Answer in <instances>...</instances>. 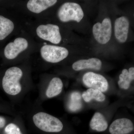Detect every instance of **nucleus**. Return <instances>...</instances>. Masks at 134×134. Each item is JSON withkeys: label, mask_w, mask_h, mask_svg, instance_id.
Returning a JSON list of instances; mask_svg holds the SVG:
<instances>
[{"label": "nucleus", "mask_w": 134, "mask_h": 134, "mask_svg": "<svg viewBox=\"0 0 134 134\" xmlns=\"http://www.w3.org/2000/svg\"><path fill=\"white\" fill-rule=\"evenodd\" d=\"M30 59L12 66L6 70L2 79V86L12 104L19 103L34 88Z\"/></svg>", "instance_id": "1"}, {"label": "nucleus", "mask_w": 134, "mask_h": 134, "mask_svg": "<svg viewBox=\"0 0 134 134\" xmlns=\"http://www.w3.org/2000/svg\"><path fill=\"white\" fill-rule=\"evenodd\" d=\"M39 44L24 30L6 44L3 55L11 66L18 65L30 59Z\"/></svg>", "instance_id": "2"}, {"label": "nucleus", "mask_w": 134, "mask_h": 134, "mask_svg": "<svg viewBox=\"0 0 134 134\" xmlns=\"http://www.w3.org/2000/svg\"><path fill=\"white\" fill-rule=\"evenodd\" d=\"M58 2L57 0L13 1L12 6L29 19H44L47 11Z\"/></svg>", "instance_id": "3"}, {"label": "nucleus", "mask_w": 134, "mask_h": 134, "mask_svg": "<svg viewBox=\"0 0 134 134\" xmlns=\"http://www.w3.org/2000/svg\"><path fill=\"white\" fill-rule=\"evenodd\" d=\"M29 111L28 118L30 122L36 128L47 133L61 132L64 128L62 121L57 117L49 114L36 104Z\"/></svg>", "instance_id": "4"}, {"label": "nucleus", "mask_w": 134, "mask_h": 134, "mask_svg": "<svg viewBox=\"0 0 134 134\" xmlns=\"http://www.w3.org/2000/svg\"><path fill=\"white\" fill-rule=\"evenodd\" d=\"M37 86L38 96L36 104L40 105L46 100L60 95L62 92L63 84L61 79L58 77L49 78L48 76L43 74L40 77Z\"/></svg>", "instance_id": "5"}, {"label": "nucleus", "mask_w": 134, "mask_h": 134, "mask_svg": "<svg viewBox=\"0 0 134 134\" xmlns=\"http://www.w3.org/2000/svg\"><path fill=\"white\" fill-rule=\"evenodd\" d=\"M69 52L64 47L40 43L35 54L38 61L42 66L46 64H55L61 62L68 56Z\"/></svg>", "instance_id": "6"}, {"label": "nucleus", "mask_w": 134, "mask_h": 134, "mask_svg": "<svg viewBox=\"0 0 134 134\" xmlns=\"http://www.w3.org/2000/svg\"><path fill=\"white\" fill-rule=\"evenodd\" d=\"M57 18L62 23L70 21L79 23L84 16V13L80 5L76 3L66 2L61 5L57 12Z\"/></svg>", "instance_id": "7"}, {"label": "nucleus", "mask_w": 134, "mask_h": 134, "mask_svg": "<svg viewBox=\"0 0 134 134\" xmlns=\"http://www.w3.org/2000/svg\"><path fill=\"white\" fill-rule=\"evenodd\" d=\"M93 34L96 41L99 44H105L110 41L111 36L112 26L111 20L104 19L102 23H98L93 26Z\"/></svg>", "instance_id": "8"}, {"label": "nucleus", "mask_w": 134, "mask_h": 134, "mask_svg": "<svg viewBox=\"0 0 134 134\" xmlns=\"http://www.w3.org/2000/svg\"><path fill=\"white\" fill-rule=\"evenodd\" d=\"M83 82L87 87L105 92L108 90V82L103 76L92 72H88L84 75Z\"/></svg>", "instance_id": "9"}, {"label": "nucleus", "mask_w": 134, "mask_h": 134, "mask_svg": "<svg viewBox=\"0 0 134 134\" xmlns=\"http://www.w3.org/2000/svg\"><path fill=\"white\" fill-rule=\"evenodd\" d=\"M129 21L126 16H122L116 19L114 24V33L118 41L124 43L127 39Z\"/></svg>", "instance_id": "10"}, {"label": "nucleus", "mask_w": 134, "mask_h": 134, "mask_svg": "<svg viewBox=\"0 0 134 134\" xmlns=\"http://www.w3.org/2000/svg\"><path fill=\"white\" fill-rule=\"evenodd\" d=\"M133 129V124L130 120L122 118L115 120L112 123L109 131L111 134H127Z\"/></svg>", "instance_id": "11"}, {"label": "nucleus", "mask_w": 134, "mask_h": 134, "mask_svg": "<svg viewBox=\"0 0 134 134\" xmlns=\"http://www.w3.org/2000/svg\"><path fill=\"white\" fill-rule=\"evenodd\" d=\"M24 121L22 115L18 113L12 117V119L4 128L5 134H24L23 128Z\"/></svg>", "instance_id": "12"}, {"label": "nucleus", "mask_w": 134, "mask_h": 134, "mask_svg": "<svg viewBox=\"0 0 134 134\" xmlns=\"http://www.w3.org/2000/svg\"><path fill=\"white\" fill-rule=\"evenodd\" d=\"M102 64L100 60L97 58H92L77 61L73 63L72 67L73 69L76 71L87 69L99 70L101 68Z\"/></svg>", "instance_id": "13"}, {"label": "nucleus", "mask_w": 134, "mask_h": 134, "mask_svg": "<svg viewBox=\"0 0 134 134\" xmlns=\"http://www.w3.org/2000/svg\"><path fill=\"white\" fill-rule=\"evenodd\" d=\"M90 126L93 130L98 132H104L107 129L108 124L103 114L96 112L91 121Z\"/></svg>", "instance_id": "14"}, {"label": "nucleus", "mask_w": 134, "mask_h": 134, "mask_svg": "<svg viewBox=\"0 0 134 134\" xmlns=\"http://www.w3.org/2000/svg\"><path fill=\"white\" fill-rule=\"evenodd\" d=\"M118 85L121 88L127 90L129 88L130 84L134 79V68L131 67L129 70L126 69L122 70L120 75Z\"/></svg>", "instance_id": "15"}, {"label": "nucleus", "mask_w": 134, "mask_h": 134, "mask_svg": "<svg viewBox=\"0 0 134 134\" xmlns=\"http://www.w3.org/2000/svg\"><path fill=\"white\" fill-rule=\"evenodd\" d=\"M81 96L78 92L74 91L70 94L66 103L68 110L71 112H75L81 108Z\"/></svg>", "instance_id": "16"}, {"label": "nucleus", "mask_w": 134, "mask_h": 134, "mask_svg": "<svg viewBox=\"0 0 134 134\" xmlns=\"http://www.w3.org/2000/svg\"><path fill=\"white\" fill-rule=\"evenodd\" d=\"M82 97L86 102H90L93 99L98 102H103L105 99V96L103 92L98 90L92 88L88 89L86 91L84 92Z\"/></svg>", "instance_id": "17"}, {"label": "nucleus", "mask_w": 134, "mask_h": 134, "mask_svg": "<svg viewBox=\"0 0 134 134\" xmlns=\"http://www.w3.org/2000/svg\"><path fill=\"white\" fill-rule=\"evenodd\" d=\"M11 119L12 118L8 120L5 117L0 116V129L4 128Z\"/></svg>", "instance_id": "18"}]
</instances>
